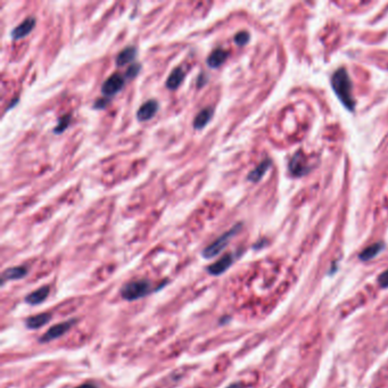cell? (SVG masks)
Returning <instances> with one entry per match:
<instances>
[{
    "instance_id": "obj_4",
    "label": "cell",
    "mask_w": 388,
    "mask_h": 388,
    "mask_svg": "<svg viewBox=\"0 0 388 388\" xmlns=\"http://www.w3.org/2000/svg\"><path fill=\"white\" fill-rule=\"evenodd\" d=\"M77 321H78L77 319H70L68 321H64V322L53 325L52 328L48 329L47 332L44 333V335L39 338V343L40 344L49 343V341L57 339V338L65 335V333L68 332L75 323H77Z\"/></svg>"
},
{
    "instance_id": "obj_19",
    "label": "cell",
    "mask_w": 388,
    "mask_h": 388,
    "mask_svg": "<svg viewBox=\"0 0 388 388\" xmlns=\"http://www.w3.org/2000/svg\"><path fill=\"white\" fill-rule=\"evenodd\" d=\"M70 123H71V115L70 114L62 116L61 119H58V123L55 127V129H54V133H55V135H62V133L66 131V129L69 128Z\"/></svg>"
},
{
    "instance_id": "obj_14",
    "label": "cell",
    "mask_w": 388,
    "mask_h": 388,
    "mask_svg": "<svg viewBox=\"0 0 388 388\" xmlns=\"http://www.w3.org/2000/svg\"><path fill=\"white\" fill-rule=\"evenodd\" d=\"M138 50L133 46H129V47L124 48L123 50L118 54V56L115 58V63L118 66H124L127 64H130L136 60Z\"/></svg>"
},
{
    "instance_id": "obj_13",
    "label": "cell",
    "mask_w": 388,
    "mask_h": 388,
    "mask_svg": "<svg viewBox=\"0 0 388 388\" xmlns=\"http://www.w3.org/2000/svg\"><path fill=\"white\" fill-rule=\"evenodd\" d=\"M52 318L53 316L50 313H40V314L29 316V318L25 320V325H27V328L29 329L36 330V329H39L44 327L46 323H48L49 321L52 320Z\"/></svg>"
},
{
    "instance_id": "obj_27",
    "label": "cell",
    "mask_w": 388,
    "mask_h": 388,
    "mask_svg": "<svg viewBox=\"0 0 388 388\" xmlns=\"http://www.w3.org/2000/svg\"><path fill=\"white\" fill-rule=\"evenodd\" d=\"M227 388H241V383H239V382L231 383V385H229Z\"/></svg>"
},
{
    "instance_id": "obj_10",
    "label": "cell",
    "mask_w": 388,
    "mask_h": 388,
    "mask_svg": "<svg viewBox=\"0 0 388 388\" xmlns=\"http://www.w3.org/2000/svg\"><path fill=\"white\" fill-rule=\"evenodd\" d=\"M306 161L300 153L295 154L289 162V171L295 177H302L306 172Z\"/></svg>"
},
{
    "instance_id": "obj_8",
    "label": "cell",
    "mask_w": 388,
    "mask_h": 388,
    "mask_svg": "<svg viewBox=\"0 0 388 388\" xmlns=\"http://www.w3.org/2000/svg\"><path fill=\"white\" fill-rule=\"evenodd\" d=\"M37 24V20L30 16V18L25 19L22 23L19 24L18 27L14 28L11 32V37L13 40H21L23 38L28 37L30 33L35 30V27Z\"/></svg>"
},
{
    "instance_id": "obj_5",
    "label": "cell",
    "mask_w": 388,
    "mask_h": 388,
    "mask_svg": "<svg viewBox=\"0 0 388 388\" xmlns=\"http://www.w3.org/2000/svg\"><path fill=\"white\" fill-rule=\"evenodd\" d=\"M125 80H127V79H125V77L122 74L120 73L112 74L111 77L107 78L105 82L103 83L102 94L107 98L113 97V96L119 94L120 91L123 89V87L125 85Z\"/></svg>"
},
{
    "instance_id": "obj_2",
    "label": "cell",
    "mask_w": 388,
    "mask_h": 388,
    "mask_svg": "<svg viewBox=\"0 0 388 388\" xmlns=\"http://www.w3.org/2000/svg\"><path fill=\"white\" fill-rule=\"evenodd\" d=\"M154 291H156V289H154L152 282L148 279H135V280L124 283L120 290V295L124 300L133 302V300L143 298Z\"/></svg>"
},
{
    "instance_id": "obj_23",
    "label": "cell",
    "mask_w": 388,
    "mask_h": 388,
    "mask_svg": "<svg viewBox=\"0 0 388 388\" xmlns=\"http://www.w3.org/2000/svg\"><path fill=\"white\" fill-rule=\"evenodd\" d=\"M378 282H379V285H380V287L388 288V270L383 271V272L379 275Z\"/></svg>"
},
{
    "instance_id": "obj_16",
    "label": "cell",
    "mask_w": 388,
    "mask_h": 388,
    "mask_svg": "<svg viewBox=\"0 0 388 388\" xmlns=\"http://www.w3.org/2000/svg\"><path fill=\"white\" fill-rule=\"evenodd\" d=\"M185 75L186 73L183 72V70L180 68V66L173 69L172 72H171V74L169 75L168 80H166V88L170 90L178 89V88L181 86L183 79H185Z\"/></svg>"
},
{
    "instance_id": "obj_6",
    "label": "cell",
    "mask_w": 388,
    "mask_h": 388,
    "mask_svg": "<svg viewBox=\"0 0 388 388\" xmlns=\"http://www.w3.org/2000/svg\"><path fill=\"white\" fill-rule=\"evenodd\" d=\"M158 110H160V104H158L157 100L149 99L147 102H145L139 107V110L137 111V120L139 122H146V121L152 120L157 114Z\"/></svg>"
},
{
    "instance_id": "obj_7",
    "label": "cell",
    "mask_w": 388,
    "mask_h": 388,
    "mask_svg": "<svg viewBox=\"0 0 388 388\" xmlns=\"http://www.w3.org/2000/svg\"><path fill=\"white\" fill-rule=\"evenodd\" d=\"M236 256L232 253H228L220 258L219 261L213 263V264L208 265L206 268V271L211 275H220L224 273L235 262Z\"/></svg>"
},
{
    "instance_id": "obj_18",
    "label": "cell",
    "mask_w": 388,
    "mask_h": 388,
    "mask_svg": "<svg viewBox=\"0 0 388 388\" xmlns=\"http://www.w3.org/2000/svg\"><path fill=\"white\" fill-rule=\"evenodd\" d=\"M383 247H385V245H383V243H375V244H372L370 245L369 247L364 248L361 252L360 254V260L361 261H369V260H372L373 257H375L378 255L379 253L381 252V250L383 249Z\"/></svg>"
},
{
    "instance_id": "obj_25",
    "label": "cell",
    "mask_w": 388,
    "mask_h": 388,
    "mask_svg": "<svg viewBox=\"0 0 388 388\" xmlns=\"http://www.w3.org/2000/svg\"><path fill=\"white\" fill-rule=\"evenodd\" d=\"M77 388H98V386L96 385L95 382H85L82 383V385L78 386Z\"/></svg>"
},
{
    "instance_id": "obj_12",
    "label": "cell",
    "mask_w": 388,
    "mask_h": 388,
    "mask_svg": "<svg viewBox=\"0 0 388 388\" xmlns=\"http://www.w3.org/2000/svg\"><path fill=\"white\" fill-rule=\"evenodd\" d=\"M228 58V53L223 50L222 48H216L213 50V52L210 54V56L207 57L206 60V64L210 69H219L223 63L227 61Z\"/></svg>"
},
{
    "instance_id": "obj_20",
    "label": "cell",
    "mask_w": 388,
    "mask_h": 388,
    "mask_svg": "<svg viewBox=\"0 0 388 388\" xmlns=\"http://www.w3.org/2000/svg\"><path fill=\"white\" fill-rule=\"evenodd\" d=\"M141 64H139V63H135V64H131L130 66H129L127 72H125V79H128V80H133V79L138 77V74L140 73L141 71Z\"/></svg>"
},
{
    "instance_id": "obj_15",
    "label": "cell",
    "mask_w": 388,
    "mask_h": 388,
    "mask_svg": "<svg viewBox=\"0 0 388 388\" xmlns=\"http://www.w3.org/2000/svg\"><path fill=\"white\" fill-rule=\"evenodd\" d=\"M28 274V269L27 266H12V268H8L3 272V283L5 281H11V280H19V279L24 278L25 275Z\"/></svg>"
},
{
    "instance_id": "obj_3",
    "label": "cell",
    "mask_w": 388,
    "mask_h": 388,
    "mask_svg": "<svg viewBox=\"0 0 388 388\" xmlns=\"http://www.w3.org/2000/svg\"><path fill=\"white\" fill-rule=\"evenodd\" d=\"M241 228H243V223H237V224L233 225L230 230L224 232L223 235H221L218 238V239H215L212 244H210L207 246V247L204 248L203 252H202V256L204 258L210 260V258H213V257H215L216 255H219V254L222 252L225 247H227L229 241H230L232 238L241 230Z\"/></svg>"
},
{
    "instance_id": "obj_11",
    "label": "cell",
    "mask_w": 388,
    "mask_h": 388,
    "mask_svg": "<svg viewBox=\"0 0 388 388\" xmlns=\"http://www.w3.org/2000/svg\"><path fill=\"white\" fill-rule=\"evenodd\" d=\"M213 115H214V110L212 107H205L200 111L197 115L195 116L193 127L195 130H202L210 123Z\"/></svg>"
},
{
    "instance_id": "obj_24",
    "label": "cell",
    "mask_w": 388,
    "mask_h": 388,
    "mask_svg": "<svg viewBox=\"0 0 388 388\" xmlns=\"http://www.w3.org/2000/svg\"><path fill=\"white\" fill-rule=\"evenodd\" d=\"M208 81V75L205 72H202L197 78V88H203Z\"/></svg>"
},
{
    "instance_id": "obj_21",
    "label": "cell",
    "mask_w": 388,
    "mask_h": 388,
    "mask_svg": "<svg viewBox=\"0 0 388 388\" xmlns=\"http://www.w3.org/2000/svg\"><path fill=\"white\" fill-rule=\"evenodd\" d=\"M249 39H250L249 33H248V32H246V31H240V32H238L237 35L235 36V43H236L238 46H245L246 44H248Z\"/></svg>"
},
{
    "instance_id": "obj_22",
    "label": "cell",
    "mask_w": 388,
    "mask_h": 388,
    "mask_svg": "<svg viewBox=\"0 0 388 388\" xmlns=\"http://www.w3.org/2000/svg\"><path fill=\"white\" fill-rule=\"evenodd\" d=\"M108 104H110V99L108 98H99L95 102L94 108L95 110H104V108L107 107Z\"/></svg>"
},
{
    "instance_id": "obj_26",
    "label": "cell",
    "mask_w": 388,
    "mask_h": 388,
    "mask_svg": "<svg viewBox=\"0 0 388 388\" xmlns=\"http://www.w3.org/2000/svg\"><path fill=\"white\" fill-rule=\"evenodd\" d=\"M19 102H20V98H19V97H16V98L13 99V102L10 104V105L7 106V108H6V112H7V111H10V110H12V108L14 107V106L16 105V104H18Z\"/></svg>"
},
{
    "instance_id": "obj_17",
    "label": "cell",
    "mask_w": 388,
    "mask_h": 388,
    "mask_svg": "<svg viewBox=\"0 0 388 388\" xmlns=\"http://www.w3.org/2000/svg\"><path fill=\"white\" fill-rule=\"evenodd\" d=\"M270 166H271V160L270 158H265V160L262 161L255 169L250 171L247 179L254 183L258 182L263 177H264V174L266 173V171L270 169Z\"/></svg>"
},
{
    "instance_id": "obj_1",
    "label": "cell",
    "mask_w": 388,
    "mask_h": 388,
    "mask_svg": "<svg viewBox=\"0 0 388 388\" xmlns=\"http://www.w3.org/2000/svg\"><path fill=\"white\" fill-rule=\"evenodd\" d=\"M331 87L335 94L343 105L347 108L348 111H354L355 108V100L353 97V89H352V81L348 77L347 71L344 68L338 69L333 73L331 78Z\"/></svg>"
},
{
    "instance_id": "obj_9",
    "label": "cell",
    "mask_w": 388,
    "mask_h": 388,
    "mask_svg": "<svg viewBox=\"0 0 388 388\" xmlns=\"http://www.w3.org/2000/svg\"><path fill=\"white\" fill-rule=\"evenodd\" d=\"M50 294V287L49 286H43L39 289H37L32 293L29 294L25 297V303H28L29 305H39V304L44 303Z\"/></svg>"
}]
</instances>
